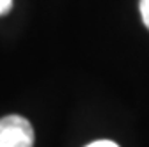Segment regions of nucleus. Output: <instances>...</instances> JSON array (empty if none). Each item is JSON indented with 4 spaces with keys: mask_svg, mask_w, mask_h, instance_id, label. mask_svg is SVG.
<instances>
[{
    "mask_svg": "<svg viewBox=\"0 0 149 147\" xmlns=\"http://www.w3.org/2000/svg\"><path fill=\"white\" fill-rule=\"evenodd\" d=\"M0 147H34L32 124L22 115L0 119Z\"/></svg>",
    "mask_w": 149,
    "mask_h": 147,
    "instance_id": "nucleus-1",
    "label": "nucleus"
},
{
    "mask_svg": "<svg viewBox=\"0 0 149 147\" xmlns=\"http://www.w3.org/2000/svg\"><path fill=\"white\" fill-rule=\"evenodd\" d=\"M139 9H140V14H142V21L149 30V0H140Z\"/></svg>",
    "mask_w": 149,
    "mask_h": 147,
    "instance_id": "nucleus-2",
    "label": "nucleus"
},
{
    "mask_svg": "<svg viewBox=\"0 0 149 147\" xmlns=\"http://www.w3.org/2000/svg\"><path fill=\"white\" fill-rule=\"evenodd\" d=\"M85 147H119V145L112 140H96V142H91Z\"/></svg>",
    "mask_w": 149,
    "mask_h": 147,
    "instance_id": "nucleus-3",
    "label": "nucleus"
},
{
    "mask_svg": "<svg viewBox=\"0 0 149 147\" xmlns=\"http://www.w3.org/2000/svg\"><path fill=\"white\" fill-rule=\"evenodd\" d=\"M13 9V0H0V16H6Z\"/></svg>",
    "mask_w": 149,
    "mask_h": 147,
    "instance_id": "nucleus-4",
    "label": "nucleus"
}]
</instances>
